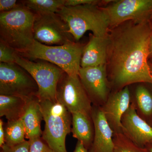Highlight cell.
Listing matches in <instances>:
<instances>
[{"instance_id": "obj_21", "label": "cell", "mask_w": 152, "mask_h": 152, "mask_svg": "<svg viewBox=\"0 0 152 152\" xmlns=\"http://www.w3.org/2000/svg\"><path fill=\"white\" fill-rule=\"evenodd\" d=\"M4 130L5 142L8 145H16L26 140V129L21 119L7 121L4 125Z\"/></svg>"}, {"instance_id": "obj_5", "label": "cell", "mask_w": 152, "mask_h": 152, "mask_svg": "<svg viewBox=\"0 0 152 152\" xmlns=\"http://www.w3.org/2000/svg\"><path fill=\"white\" fill-rule=\"evenodd\" d=\"M83 48L75 42L61 45L48 46L34 40L28 50L20 54L33 61L44 60L57 66L69 75H77L81 68Z\"/></svg>"}, {"instance_id": "obj_24", "label": "cell", "mask_w": 152, "mask_h": 152, "mask_svg": "<svg viewBox=\"0 0 152 152\" xmlns=\"http://www.w3.org/2000/svg\"><path fill=\"white\" fill-rule=\"evenodd\" d=\"M29 152H53L42 137L30 139Z\"/></svg>"}, {"instance_id": "obj_8", "label": "cell", "mask_w": 152, "mask_h": 152, "mask_svg": "<svg viewBox=\"0 0 152 152\" xmlns=\"http://www.w3.org/2000/svg\"><path fill=\"white\" fill-rule=\"evenodd\" d=\"M56 98L71 114L83 112L91 115L92 103L78 75L63 74L57 85Z\"/></svg>"}, {"instance_id": "obj_29", "label": "cell", "mask_w": 152, "mask_h": 152, "mask_svg": "<svg viewBox=\"0 0 152 152\" xmlns=\"http://www.w3.org/2000/svg\"><path fill=\"white\" fill-rule=\"evenodd\" d=\"M73 152H89V151L84 146L81 142L78 141Z\"/></svg>"}, {"instance_id": "obj_13", "label": "cell", "mask_w": 152, "mask_h": 152, "mask_svg": "<svg viewBox=\"0 0 152 152\" xmlns=\"http://www.w3.org/2000/svg\"><path fill=\"white\" fill-rule=\"evenodd\" d=\"M121 124L123 134L139 147L144 148L152 142V126L139 116L132 105L123 115Z\"/></svg>"}, {"instance_id": "obj_26", "label": "cell", "mask_w": 152, "mask_h": 152, "mask_svg": "<svg viewBox=\"0 0 152 152\" xmlns=\"http://www.w3.org/2000/svg\"><path fill=\"white\" fill-rule=\"evenodd\" d=\"M104 1L96 0H66L65 7H74L84 5L96 4L99 6Z\"/></svg>"}, {"instance_id": "obj_33", "label": "cell", "mask_w": 152, "mask_h": 152, "mask_svg": "<svg viewBox=\"0 0 152 152\" xmlns=\"http://www.w3.org/2000/svg\"><path fill=\"white\" fill-rule=\"evenodd\" d=\"M150 68H151V72H152V64H149Z\"/></svg>"}, {"instance_id": "obj_32", "label": "cell", "mask_w": 152, "mask_h": 152, "mask_svg": "<svg viewBox=\"0 0 152 152\" xmlns=\"http://www.w3.org/2000/svg\"><path fill=\"white\" fill-rule=\"evenodd\" d=\"M149 20L152 25V15H151V17H150Z\"/></svg>"}, {"instance_id": "obj_22", "label": "cell", "mask_w": 152, "mask_h": 152, "mask_svg": "<svg viewBox=\"0 0 152 152\" xmlns=\"http://www.w3.org/2000/svg\"><path fill=\"white\" fill-rule=\"evenodd\" d=\"M113 152H145V148L134 143L123 133L113 135Z\"/></svg>"}, {"instance_id": "obj_7", "label": "cell", "mask_w": 152, "mask_h": 152, "mask_svg": "<svg viewBox=\"0 0 152 152\" xmlns=\"http://www.w3.org/2000/svg\"><path fill=\"white\" fill-rule=\"evenodd\" d=\"M38 87L30 74L16 63H0V95L28 98L37 96Z\"/></svg>"}, {"instance_id": "obj_20", "label": "cell", "mask_w": 152, "mask_h": 152, "mask_svg": "<svg viewBox=\"0 0 152 152\" xmlns=\"http://www.w3.org/2000/svg\"><path fill=\"white\" fill-rule=\"evenodd\" d=\"M66 0H26L21 1L23 5L26 7L36 15L56 13L65 7Z\"/></svg>"}, {"instance_id": "obj_2", "label": "cell", "mask_w": 152, "mask_h": 152, "mask_svg": "<svg viewBox=\"0 0 152 152\" xmlns=\"http://www.w3.org/2000/svg\"><path fill=\"white\" fill-rule=\"evenodd\" d=\"M36 16L22 4L12 10L0 13V41L19 54L26 51L35 40L34 25Z\"/></svg>"}, {"instance_id": "obj_18", "label": "cell", "mask_w": 152, "mask_h": 152, "mask_svg": "<svg viewBox=\"0 0 152 152\" xmlns=\"http://www.w3.org/2000/svg\"><path fill=\"white\" fill-rule=\"evenodd\" d=\"M72 115V136L88 150L94 140L95 128L92 115L83 112Z\"/></svg>"}, {"instance_id": "obj_4", "label": "cell", "mask_w": 152, "mask_h": 152, "mask_svg": "<svg viewBox=\"0 0 152 152\" xmlns=\"http://www.w3.org/2000/svg\"><path fill=\"white\" fill-rule=\"evenodd\" d=\"M39 100L45 122L42 138L53 152H68L66 139L72 132V114L57 100Z\"/></svg>"}, {"instance_id": "obj_19", "label": "cell", "mask_w": 152, "mask_h": 152, "mask_svg": "<svg viewBox=\"0 0 152 152\" xmlns=\"http://www.w3.org/2000/svg\"><path fill=\"white\" fill-rule=\"evenodd\" d=\"M26 104L25 98L19 96L0 95V117L7 121L20 119Z\"/></svg>"}, {"instance_id": "obj_9", "label": "cell", "mask_w": 152, "mask_h": 152, "mask_svg": "<svg viewBox=\"0 0 152 152\" xmlns=\"http://www.w3.org/2000/svg\"><path fill=\"white\" fill-rule=\"evenodd\" d=\"M35 40L48 46L75 42L66 23L56 13L36 15L34 25Z\"/></svg>"}, {"instance_id": "obj_25", "label": "cell", "mask_w": 152, "mask_h": 152, "mask_svg": "<svg viewBox=\"0 0 152 152\" xmlns=\"http://www.w3.org/2000/svg\"><path fill=\"white\" fill-rule=\"evenodd\" d=\"M1 149V152H29V142L25 140L21 143L12 146L5 144Z\"/></svg>"}, {"instance_id": "obj_1", "label": "cell", "mask_w": 152, "mask_h": 152, "mask_svg": "<svg viewBox=\"0 0 152 152\" xmlns=\"http://www.w3.org/2000/svg\"><path fill=\"white\" fill-rule=\"evenodd\" d=\"M152 25L128 21L109 29L106 65L112 92L138 83L152 84L148 59Z\"/></svg>"}, {"instance_id": "obj_6", "label": "cell", "mask_w": 152, "mask_h": 152, "mask_svg": "<svg viewBox=\"0 0 152 152\" xmlns=\"http://www.w3.org/2000/svg\"><path fill=\"white\" fill-rule=\"evenodd\" d=\"M16 63L23 68L35 80L39 100H56L57 85L65 72L53 64L42 60H31L18 54Z\"/></svg>"}, {"instance_id": "obj_14", "label": "cell", "mask_w": 152, "mask_h": 152, "mask_svg": "<svg viewBox=\"0 0 152 152\" xmlns=\"http://www.w3.org/2000/svg\"><path fill=\"white\" fill-rule=\"evenodd\" d=\"M91 115L95 132L89 152H113V132L106 120L101 107L93 105Z\"/></svg>"}, {"instance_id": "obj_31", "label": "cell", "mask_w": 152, "mask_h": 152, "mask_svg": "<svg viewBox=\"0 0 152 152\" xmlns=\"http://www.w3.org/2000/svg\"><path fill=\"white\" fill-rule=\"evenodd\" d=\"M149 51H150V56L152 58V32L151 35V39H150V44H149Z\"/></svg>"}, {"instance_id": "obj_3", "label": "cell", "mask_w": 152, "mask_h": 152, "mask_svg": "<svg viewBox=\"0 0 152 152\" xmlns=\"http://www.w3.org/2000/svg\"><path fill=\"white\" fill-rule=\"evenodd\" d=\"M56 14L67 23L76 42L87 31H91L96 37H104L108 34V17L103 8L98 5L64 7Z\"/></svg>"}, {"instance_id": "obj_16", "label": "cell", "mask_w": 152, "mask_h": 152, "mask_svg": "<svg viewBox=\"0 0 152 152\" xmlns=\"http://www.w3.org/2000/svg\"><path fill=\"white\" fill-rule=\"evenodd\" d=\"M108 42V35L99 37L91 34L89 41L83 49L81 67L106 65Z\"/></svg>"}, {"instance_id": "obj_28", "label": "cell", "mask_w": 152, "mask_h": 152, "mask_svg": "<svg viewBox=\"0 0 152 152\" xmlns=\"http://www.w3.org/2000/svg\"><path fill=\"white\" fill-rule=\"evenodd\" d=\"M5 134L4 124L2 120H0V147L1 148L4 144Z\"/></svg>"}, {"instance_id": "obj_17", "label": "cell", "mask_w": 152, "mask_h": 152, "mask_svg": "<svg viewBox=\"0 0 152 152\" xmlns=\"http://www.w3.org/2000/svg\"><path fill=\"white\" fill-rule=\"evenodd\" d=\"M26 104L20 119L24 126L26 138L30 139L41 137L43 132L41 124L43 120L39 99L37 96L25 98Z\"/></svg>"}, {"instance_id": "obj_12", "label": "cell", "mask_w": 152, "mask_h": 152, "mask_svg": "<svg viewBox=\"0 0 152 152\" xmlns=\"http://www.w3.org/2000/svg\"><path fill=\"white\" fill-rule=\"evenodd\" d=\"M130 105V92L129 86H126L112 92L105 103L101 107L114 134L122 133L121 120Z\"/></svg>"}, {"instance_id": "obj_30", "label": "cell", "mask_w": 152, "mask_h": 152, "mask_svg": "<svg viewBox=\"0 0 152 152\" xmlns=\"http://www.w3.org/2000/svg\"><path fill=\"white\" fill-rule=\"evenodd\" d=\"M145 152H152V142L147 144L144 147Z\"/></svg>"}, {"instance_id": "obj_15", "label": "cell", "mask_w": 152, "mask_h": 152, "mask_svg": "<svg viewBox=\"0 0 152 152\" xmlns=\"http://www.w3.org/2000/svg\"><path fill=\"white\" fill-rule=\"evenodd\" d=\"M129 88L131 104L139 116L152 126V84L138 83Z\"/></svg>"}, {"instance_id": "obj_27", "label": "cell", "mask_w": 152, "mask_h": 152, "mask_svg": "<svg viewBox=\"0 0 152 152\" xmlns=\"http://www.w3.org/2000/svg\"><path fill=\"white\" fill-rule=\"evenodd\" d=\"M16 0H0L1 12L12 10L20 6Z\"/></svg>"}, {"instance_id": "obj_23", "label": "cell", "mask_w": 152, "mask_h": 152, "mask_svg": "<svg viewBox=\"0 0 152 152\" xmlns=\"http://www.w3.org/2000/svg\"><path fill=\"white\" fill-rule=\"evenodd\" d=\"M18 53L15 49L0 41V62L6 64L16 63Z\"/></svg>"}, {"instance_id": "obj_11", "label": "cell", "mask_w": 152, "mask_h": 152, "mask_svg": "<svg viewBox=\"0 0 152 152\" xmlns=\"http://www.w3.org/2000/svg\"><path fill=\"white\" fill-rule=\"evenodd\" d=\"M78 75L93 105L102 107L112 92L106 65L81 67Z\"/></svg>"}, {"instance_id": "obj_10", "label": "cell", "mask_w": 152, "mask_h": 152, "mask_svg": "<svg viewBox=\"0 0 152 152\" xmlns=\"http://www.w3.org/2000/svg\"><path fill=\"white\" fill-rule=\"evenodd\" d=\"M113 28L128 21L141 22L149 20L152 14V0L113 1L111 4L102 7Z\"/></svg>"}]
</instances>
